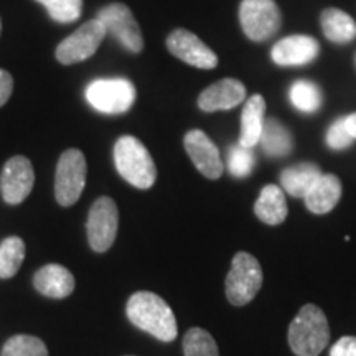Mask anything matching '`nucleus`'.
<instances>
[{
  "mask_svg": "<svg viewBox=\"0 0 356 356\" xmlns=\"http://www.w3.org/2000/svg\"><path fill=\"white\" fill-rule=\"evenodd\" d=\"M320 177H322V170L315 163H297L280 173V185L291 197L304 198Z\"/></svg>",
  "mask_w": 356,
  "mask_h": 356,
  "instance_id": "19",
  "label": "nucleus"
},
{
  "mask_svg": "<svg viewBox=\"0 0 356 356\" xmlns=\"http://www.w3.org/2000/svg\"><path fill=\"white\" fill-rule=\"evenodd\" d=\"M114 163L127 184L140 190L150 188L157 180V168L147 147L132 136H122L114 145Z\"/></svg>",
  "mask_w": 356,
  "mask_h": 356,
  "instance_id": "3",
  "label": "nucleus"
},
{
  "mask_svg": "<svg viewBox=\"0 0 356 356\" xmlns=\"http://www.w3.org/2000/svg\"><path fill=\"white\" fill-rule=\"evenodd\" d=\"M254 162H256V157H254V152H252V149H248V147H243L239 144L229 147L228 167L233 177L236 178L248 177L249 173L252 172V168H254Z\"/></svg>",
  "mask_w": 356,
  "mask_h": 356,
  "instance_id": "28",
  "label": "nucleus"
},
{
  "mask_svg": "<svg viewBox=\"0 0 356 356\" xmlns=\"http://www.w3.org/2000/svg\"><path fill=\"white\" fill-rule=\"evenodd\" d=\"M185 150L188 152L193 165L198 172L210 180H216L222 175V160L218 147L200 129H193L185 136Z\"/></svg>",
  "mask_w": 356,
  "mask_h": 356,
  "instance_id": "13",
  "label": "nucleus"
},
{
  "mask_svg": "<svg viewBox=\"0 0 356 356\" xmlns=\"http://www.w3.org/2000/svg\"><path fill=\"white\" fill-rule=\"evenodd\" d=\"M341 198V181L337 175H323L318 178L317 184L312 186L309 193L305 195L307 208L315 215H325L330 213Z\"/></svg>",
  "mask_w": 356,
  "mask_h": 356,
  "instance_id": "17",
  "label": "nucleus"
},
{
  "mask_svg": "<svg viewBox=\"0 0 356 356\" xmlns=\"http://www.w3.org/2000/svg\"><path fill=\"white\" fill-rule=\"evenodd\" d=\"M167 48L173 56L186 65L200 70H213L218 65V56L197 35L185 29H177L168 35Z\"/></svg>",
  "mask_w": 356,
  "mask_h": 356,
  "instance_id": "12",
  "label": "nucleus"
},
{
  "mask_svg": "<svg viewBox=\"0 0 356 356\" xmlns=\"http://www.w3.org/2000/svg\"><path fill=\"white\" fill-rule=\"evenodd\" d=\"M97 20L104 25L106 33L118 40L131 53H139L144 48L140 26L131 8L124 3H111L97 12Z\"/></svg>",
  "mask_w": 356,
  "mask_h": 356,
  "instance_id": "9",
  "label": "nucleus"
},
{
  "mask_svg": "<svg viewBox=\"0 0 356 356\" xmlns=\"http://www.w3.org/2000/svg\"><path fill=\"white\" fill-rule=\"evenodd\" d=\"M246 99V88L241 81L233 78H225L211 84L198 97V108L204 113L228 111L236 108Z\"/></svg>",
  "mask_w": 356,
  "mask_h": 356,
  "instance_id": "15",
  "label": "nucleus"
},
{
  "mask_svg": "<svg viewBox=\"0 0 356 356\" xmlns=\"http://www.w3.org/2000/svg\"><path fill=\"white\" fill-rule=\"evenodd\" d=\"M330 341L327 317L317 305L307 304L289 327V345L297 356H318Z\"/></svg>",
  "mask_w": 356,
  "mask_h": 356,
  "instance_id": "2",
  "label": "nucleus"
},
{
  "mask_svg": "<svg viewBox=\"0 0 356 356\" xmlns=\"http://www.w3.org/2000/svg\"><path fill=\"white\" fill-rule=\"evenodd\" d=\"M33 286L44 297L65 299L74 291V277L60 264H47L33 277Z\"/></svg>",
  "mask_w": 356,
  "mask_h": 356,
  "instance_id": "16",
  "label": "nucleus"
},
{
  "mask_svg": "<svg viewBox=\"0 0 356 356\" xmlns=\"http://www.w3.org/2000/svg\"><path fill=\"white\" fill-rule=\"evenodd\" d=\"M106 29L97 19L83 24L74 33L56 47V60L61 65H74L91 58L106 37Z\"/></svg>",
  "mask_w": 356,
  "mask_h": 356,
  "instance_id": "10",
  "label": "nucleus"
},
{
  "mask_svg": "<svg viewBox=\"0 0 356 356\" xmlns=\"http://www.w3.org/2000/svg\"><path fill=\"white\" fill-rule=\"evenodd\" d=\"M25 259V243L19 236H10L0 243V279H10L19 273Z\"/></svg>",
  "mask_w": 356,
  "mask_h": 356,
  "instance_id": "23",
  "label": "nucleus"
},
{
  "mask_svg": "<svg viewBox=\"0 0 356 356\" xmlns=\"http://www.w3.org/2000/svg\"><path fill=\"white\" fill-rule=\"evenodd\" d=\"M86 99L104 114H124L136 101V88L129 79H96L86 89Z\"/></svg>",
  "mask_w": 356,
  "mask_h": 356,
  "instance_id": "7",
  "label": "nucleus"
},
{
  "mask_svg": "<svg viewBox=\"0 0 356 356\" xmlns=\"http://www.w3.org/2000/svg\"><path fill=\"white\" fill-rule=\"evenodd\" d=\"M254 213L266 225H280L287 218V203L282 188L277 185L264 186L254 204Z\"/></svg>",
  "mask_w": 356,
  "mask_h": 356,
  "instance_id": "20",
  "label": "nucleus"
},
{
  "mask_svg": "<svg viewBox=\"0 0 356 356\" xmlns=\"http://www.w3.org/2000/svg\"><path fill=\"white\" fill-rule=\"evenodd\" d=\"M127 317L137 328L160 341H173L178 328L175 315L162 297L152 292H136L127 302Z\"/></svg>",
  "mask_w": 356,
  "mask_h": 356,
  "instance_id": "1",
  "label": "nucleus"
},
{
  "mask_svg": "<svg viewBox=\"0 0 356 356\" xmlns=\"http://www.w3.org/2000/svg\"><path fill=\"white\" fill-rule=\"evenodd\" d=\"M239 22L244 35L252 42H266L280 29V10L274 0H243Z\"/></svg>",
  "mask_w": 356,
  "mask_h": 356,
  "instance_id": "6",
  "label": "nucleus"
},
{
  "mask_svg": "<svg viewBox=\"0 0 356 356\" xmlns=\"http://www.w3.org/2000/svg\"><path fill=\"white\" fill-rule=\"evenodd\" d=\"M58 24H71L81 17L83 0H37Z\"/></svg>",
  "mask_w": 356,
  "mask_h": 356,
  "instance_id": "27",
  "label": "nucleus"
},
{
  "mask_svg": "<svg viewBox=\"0 0 356 356\" xmlns=\"http://www.w3.org/2000/svg\"><path fill=\"white\" fill-rule=\"evenodd\" d=\"M266 101L261 95L251 96L244 104L241 114V136H239V145L254 149L259 145L262 126H264Z\"/></svg>",
  "mask_w": 356,
  "mask_h": 356,
  "instance_id": "18",
  "label": "nucleus"
},
{
  "mask_svg": "<svg viewBox=\"0 0 356 356\" xmlns=\"http://www.w3.org/2000/svg\"><path fill=\"white\" fill-rule=\"evenodd\" d=\"M289 97H291L293 108L307 114L315 113L322 106V91L317 84L309 79H299L293 83L289 91Z\"/></svg>",
  "mask_w": 356,
  "mask_h": 356,
  "instance_id": "24",
  "label": "nucleus"
},
{
  "mask_svg": "<svg viewBox=\"0 0 356 356\" xmlns=\"http://www.w3.org/2000/svg\"><path fill=\"white\" fill-rule=\"evenodd\" d=\"M0 356H48V348L37 337L15 335L6 341Z\"/></svg>",
  "mask_w": 356,
  "mask_h": 356,
  "instance_id": "26",
  "label": "nucleus"
},
{
  "mask_svg": "<svg viewBox=\"0 0 356 356\" xmlns=\"http://www.w3.org/2000/svg\"><path fill=\"white\" fill-rule=\"evenodd\" d=\"M330 356H356V337H343L332 346Z\"/></svg>",
  "mask_w": 356,
  "mask_h": 356,
  "instance_id": "30",
  "label": "nucleus"
},
{
  "mask_svg": "<svg viewBox=\"0 0 356 356\" xmlns=\"http://www.w3.org/2000/svg\"><path fill=\"white\" fill-rule=\"evenodd\" d=\"M119 229V210L113 198L101 197L88 215V241L92 251L106 252L113 246Z\"/></svg>",
  "mask_w": 356,
  "mask_h": 356,
  "instance_id": "8",
  "label": "nucleus"
},
{
  "mask_svg": "<svg viewBox=\"0 0 356 356\" xmlns=\"http://www.w3.org/2000/svg\"><path fill=\"white\" fill-rule=\"evenodd\" d=\"M13 91V78L6 70H0V108L10 99Z\"/></svg>",
  "mask_w": 356,
  "mask_h": 356,
  "instance_id": "31",
  "label": "nucleus"
},
{
  "mask_svg": "<svg viewBox=\"0 0 356 356\" xmlns=\"http://www.w3.org/2000/svg\"><path fill=\"white\" fill-rule=\"evenodd\" d=\"M320 44L309 35H292L279 40L273 48V60L279 66H304L318 56Z\"/></svg>",
  "mask_w": 356,
  "mask_h": 356,
  "instance_id": "14",
  "label": "nucleus"
},
{
  "mask_svg": "<svg viewBox=\"0 0 356 356\" xmlns=\"http://www.w3.org/2000/svg\"><path fill=\"white\" fill-rule=\"evenodd\" d=\"M35 184V172L26 157L15 155L8 159L0 175V191L8 204H20L29 197Z\"/></svg>",
  "mask_w": 356,
  "mask_h": 356,
  "instance_id": "11",
  "label": "nucleus"
},
{
  "mask_svg": "<svg viewBox=\"0 0 356 356\" xmlns=\"http://www.w3.org/2000/svg\"><path fill=\"white\" fill-rule=\"evenodd\" d=\"M0 30H2V22H0Z\"/></svg>",
  "mask_w": 356,
  "mask_h": 356,
  "instance_id": "33",
  "label": "nucleus"
},
{
  "mask_svg": "<svg viewBox=\"0 0 356 356\" xmlns=\"http://www.w3.org/2000/svg\"><path fill=\"white\" fill-rule=\"evenodd\" d=\"M185 356H220L218 345L203 328H190L184 338Z\"/></svg>",
  "mask_w": 356,
  "mask_h": 356,
  "instance_id": "25",
  "label": "nucleus"
},
{
  "mask_svg": "<svg viewBox=\"0 0 356 356\" xmlns=\"http://www.w3.org/2000/svg\"><path fill=\"white\" fill-rule=\"evenodd\" d=\"M262 280L259 261L249 252H238L226 277V297L236 307L246 305L261 291Z\"/></svg>",
  "mask_w": 356,
  "mask_h": 356,
  "instance_id": "4",
  "label": "nucleus"
},
{
  "mask_svg": "<svg viewBox=\"0 0 356 356\" xmlns=\"http://www.w3.org/2000/svg\"><path fill=\"white\" fill-rule=\"evenodd\" d=\"M345 126H346V129H348L350 136L353 137V139H356V113L346 115V118H345Z\"/></svg>",
  "mask_w": 356,
  "mask_h": 356,
  "instance_id": "32",
  "label": "nucleus"
},
{
  "mask_svg": "<svg viewBox=\"0 0 356 356\" xmlns=\"http://www.w3.org/2000/svg\"><path fill=\"white\" fill-rule=\"evenodd\" d=\"M323 35L330 42L343 44L350 43L356 38V24L348 13L338 8H327L320 17Z\"/></svg>",
  "mask_w": 356,
  "mask_h": 356,
  "instance_id": "21",
  "label": "nucleus"
},
{
  "mask_svg": "<svg viewBox=\"0 0 356 356\" xmlns=\"http://www.w3.org/2000/svg\"><path fill=\"white\" fill-rule=\"evenodd\" d=\"M259 144L269 157H286L292 152L293 139L282 122L277 119H266Z\"/></svg>",
  "mask_w": 356,
  "mask_h": 356,
  "instance_id": "22",
  "label": "nucleus"
},
{
  "mask_svg": "<svg viewBox=\"0 0 356 356\" xmlns=\"http://www.w3.org/2000/svg\"><path fill=\"white\" fill-rule=\"evenodd\" d=\"M353 137L350 136L348 129L345 126V118L337 119L335 122L328 127L327 132V144L333 150H343L353 144Z\"/></svg>",
  "mask_w": 356,
  "mask_h": 356,
  "instance_id": "29",
  "label": "nucleus"
},
{
  "mask_svg": "<svg viewBox=\"0 0 356 356\" xmlns=\"http://www.w3.org/2000/svg\"><path fill=\"white\" fill-rule=\"evenodd\" d=\"M86 159L81 150L70 149L61 154L55 175V197L61 207L78 202L86 185Z\"/></svg>",
  "mask_w": 356,
  "mask_h": 356,
  "instance_id": "5",
  "label": "nucleus"
}]
</instances>
